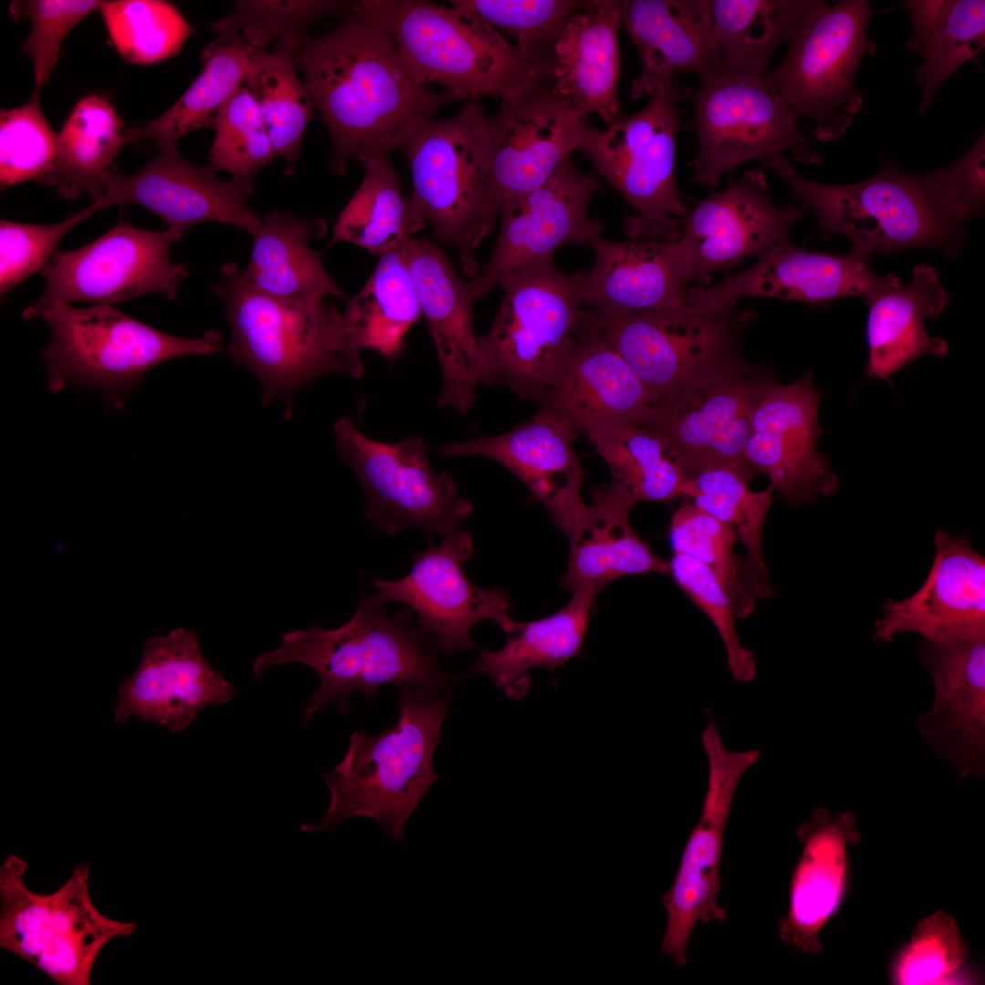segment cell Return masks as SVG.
<instances>
[{"mask_svg": "<svg viewBox=\"0 0 985 985\" xmlns=\"http://www.w3.org/2000/svg\"><path fill=\"white\" fill-rule=\"evenodd\" d=\"M621 26L638 49L640 71L632 99L650 97L679 74L700 78L721 69L710 24V0H615Z\"/></svg>", "mask_w": 985, "mask_h": 985, "instance_id": "4dcf8cb0", "label": "cell"}, {"mask_svg": "<svg viewBox=\"0 0 985 985\" xmlns=\"http://www.w3.org/2000/svg\"><path fill=\"white\" fill-rule=\"evenodd\" d=\"M586 271L565 274L553 255L505 276L489 330L477 337L481 384L505 386L542 403L591 332L584 305Z\"/></svg>", "mask_w": 985, "mask_h": 985, "instance_id": "8992f818", "label": "cell"}, {"mask_svg": "<svg viewBox=\"0 0 985 985\" xmlns=\"http://www.w3.org/2000/svg\"><path fill=\"white\" fill-rule=\"evenodd\" d=\"M913 34L903 47L921 57L911 78L921 90L919 116L959 67L985 47V1L905 0Z\"/></svg>", "mask_w": 985, "mask_h": 985, "instance_id": "f35d334b", "label": "cell"}, {"mask_svg": "<svg viewBox=\"0 0 985 985\" xmlns=\"http://www.w3.org/2000/svg\"><path fill=\"white\" fill-rule=\"evenodd\" d=\"M358 10L388 33L410 70L465 101L504 98L548 82L550 57L506 40L465 8L425 0H362Z\"/></svg>", "mask_w": 985, "mask_h": 985, "instance_id": "5b68a950", "label": "cell"}, {"mask_svg": "<svg viewBox=\"0 0 985 985\" xmlns=\"http://www.w3.org/2000/svg\"><path fill=\"white\" fill-rule=\"evenodd\" d=\"M384 604L377 594L362 595L355 614L344 625L333 629L315 625L284 634L277 648L253 662L256 680L271 667L286 663H301L315 670L320 684L306 701L303 724L329 703L347 715L354 693L361 691L370 700L385 684L437 691L449 688L459 676L440 668L434 638L410 623V609L390 616Z\"/></svg>", "mask_w": 985, "mask_h": 985, "instance_id": "7a4b0ae2", "label": "cell"}, {"mask_svg": "<svg viewBox=\"0 0 985 985\" xmlns=\"http://www.w3.org/2000/svg\"><path fill=\"white\" fill-rule=\"evenodd\" d=\"M948 301L938 271L926 264L914 267L908 285L901 282L866 301V375L887 379L919 357L943 358L948 351L947 342L931 337L924 320L940 314Z\"/></svg>", "mask_w": 985, "mask_h": 985, "instance_id": "8d00e7d4", "label": "cell"}, {"mask_svg": "<svg viewBox=\"0 0 985 985\" xmlns=\"http://www.w3.org/2000/svg\"><path fill=\"white\" fill-rule=\"evenodd\" d=\"M35 90L23 105L1 109L0 183L5 189L36 181L45 182L53 171L57 134L46 119Z\"/></svg>", "mask_w": 985, "mask_h": 985, "instance_id": "f5cc1de1", "label": "cell"}, {"mask_svg": "<svg viewBox=\"0 0 985 985\" xmlns=\"http://www.w3.org/2000/svg\"><path fill=\"white\" fill-rule=\"evenodd\" d=\"M352 5L335 0L236 1L232 11L212 28L218 41H235L249 50L263 49L285 37L304 36L317 20L346 15Z\"/></svg>", "mask_w": 985, "mask_h": 985, "instance_id": "f907efd6", "label": "cell"}, {"mask_svg": "<svg viewBox=\"0 0 985 985\" xmlns=\"http://www.w3.org/2000/svg\"><path fill=\"white\" fill-rule=\"evenodd\" d=\"M215 171L211 166L187 161L178 148L160 149L134 173L125 175L111 169L101 196L89 206L95 214L113 205L138 204L183 234L196 224L215 221L254 236L262 221L247 205L253 181H222Z\"/></svg>", "mask_w": 985, "mask_h": 985, "instance_id": "cb8c5ba5", "label": "cell"}, {"mask_svg": "<svg viewBox=\"0 0 985 985\" xmlns=\"http://www.w3.org/2000/svg\"><path fill=\"white\" fill-rule=\"evenodd\" d=\"M540 408L571 422L586 438L621 426L642 425L652 409L646 388L598 332L580 344Z\"/></svg>", "mask_w": 985, "mask_h": 985, "instance_id": "d6a6232c", "label": "cell"}, {"mask_svg": "<svg viewBox=\"0 0 985 985\" xmlns=\"http://www.w3.org/2000/svg\"><path fill=\"white\" fill-rule=\"evenodd\" d=\"M296 65L327 127L330 166L339 174L353 158L390 153L416 126L459 100L420 80L380 24L354 4L328 33L301 38Z\"/></svg>", "mask_w": 985, "mask_h": 985, "instance_id": "6da1fadb", "label": "cell"}, {"mask_svg": "<svg viewBox=\"0 0 985 985\" xmlns=\"http://www.w3.org/2000/svg\"><path fill=\"white\" fill-rule=\"evenodd\" d=\"M672 553L690 556L710 568L729 595L737 618L749 611L742 584V559L734 547L735 531L693 503L683 504L672 514L669 526Z\"/></svg>", "mask_w": 985, "mask_h": 985, "instance_id": "816d5d0a", "label": "cell"}, {"mask_svg": "<svg viewBox=\"0 0 985 985\" xmlns=\"http://www.w3.org/2000/svg\"><path fill=\"white\" fill-rule=\"evenodd\" d=\"M410 168V196L462 271L475 275V250L501 215L491 171V116L477 101L416 126L399 148Z\"/></svg>", "mask_w": 985, "mask_h": 985, "instance_id": "ba28073f", "label": "cell"}, {"mask_svg": "<svg viewBox=\"0 0 985 985\" xmlns=\"http://www.w3.org/2000/svg\"><path fill=\"white\" fill-rule=\"evenodd\" d=\"M598 0H453L476 14L523 49L550 57L566 20L595 8Z\"/></svg>", "mask_w": 985, "mask_h": 985, "instance_id": "11a10c76", "label": "cell"}, {"mask_svg": "<svg viewBox=\"0 0 985 985\" xmlns=\"http://www.w3.org/2000/svg\"><path fill=\"white\" fill-rule=\"evenodd\" d=\"M598 592L573 591L565 607L533 621L516 622L498 650L482 648L469 672L485 674L512 700L524 697L532 681L529 671L551 672L573 658L582 657L590 614Z\"/></svg>", "mask_w": 985, "mask_h": 985, "instance_id": "74e56055", "label": "cell"}, {"mask_svg": "<svg viewBox=\"0 0 985 985\" xmlns=\"http://www.w3.org/2000/svg\"><path fill=\"white\" fill-rule=\"evenodd\" d=\"M337 451L354 470L365 493L364 513L386 535L420 528L441 537L459 531L472 511L458 496L452 475L436 472L417 435L388 443L364 435L349 417L334 424Z\"/></svg>", "mask_w": 985, "mask_h": 985, "instance_id": "9a60e30c", "label": "cell"}, {"mask_svg": "<svg viewBox=\"0 0 985 985\" xmlns=\"http://www.w3.org/2000/svg\"><path fill=\"white\" fill-rule=\"evenodd\" d=\"M415 686L399 687L396 721L376 736L354 731L342 760L323 778L330 802L317 825L303 832L332 831L344 820L366 816L393 839L405 842L406 821L431 783L440 778L431 758L441 726L450 714L449 697Z\"/></svg>", "mask_w": 985, "mask_h": 985, "instance_id": "52a82bcc", "label": "cell"}, {"mask_svg": "<svg viewBox=\"0 0 985 985\" xmlns=\"http://www.w3.org/2000/svg\"><path fill=\"white\" fill-rule=\"evenodd\" d=\"M589 129L549 82L501 99L491 116V171L500 212L544 184L580 150Z\"/></svg>", "mask_w": 985, "mask_h": 985, "instance_id": "603a6c76", "label": "cell"}, {"mask_svg": "<svg viewBox=\"0 0 985 985\" xmlns=\"http://www.w3.org/2000/svg\"><path fill=\"white\" fill-rule=\"evenodd\" d=\"M358 160L363 180L337 216L328 245L347 242L380 256L409 244L426 220L412 198L403 195L389 152Z\"/></svg>", "mask_w": 985, "mask_h": 985, "instance_id": "b9f144b4", "label": "cell"}, {"mask_svg": "<svg viewBox=\"0 0 985 985\" xmlns=\"http://www.w3.org/2000/svg\"><path fill=\"white\" fill-rule=\"evenodd\" d=\"M28 864L11 854L0 866V947L58 985H88L95 962L113 938L136 922L102 914L89 892V867L77 866L56 891L38 894L24 882Z\"/></svg>", "mask_w": 985, "mask_h": 985, "instance_id": "30bf717a", "label": "cell"}, {"mask_svg": "<svg viewBox=\"0 0 985 985\" xmlns=\"http://www.w3.org/2000/svg\"><path fill=\"white\" fill-rule=\"evenodd\" d=\"M304 36L285 37L273 51L252 50L243 83L257 103L275 156L285 160L286 175L295 172L302 138L316 109L296 73V54Z\"/></svg>", "mask_w": 985, "mask_h": 985, "instance_id": "ee69618b", "label": "cell"}, {"mask_svg": "<svg viewBox=\"0 0 985 985\" xmlns=\"http://www.w3.org/2000/svg\"><path fill=\"white\" fill-rule=\"evenodd\" d=\"M99 12L115 48L134 64H152L178 54L193 30L167 1H103Z\"/></svg>", "mask_w": 985, "mask_h": 985, "instance_id": "681fc988", "label": "cell"}, {"mask_svg": "<svg viewBox=\"0 0 985 985\" xmlns=\"http://www.w3.org/2000/svg\"><path fill=\"white\" fill-rule=\"evenodd\" d=\"M94 215L89 206L53 224L0 222V292L5 295L47 264L63 237Z\"/></svg>", "mask_w": 985, "mask_h": 985, "instance_id": "91938a15", "label": "cell"}, {"mask_svg": "<svg viewBox=\"0 0 985 985\" xmlns=\"http://www.w3.org/2000/svg\"><path fill=\"white\" fill-rule=\"evenodd\" d=\"M803 845L793 872L787 913L778 922L779 938L795 950L815 956L823 950L819 933L835 914L845 888L847 846L861 839L851 812L817 808L797 829Z\"/></svg>", "mask_w": 985, "mask_h": 985, "instance_id": "1f68e13d", "label": "cell"}, {"mask_svg": "<svg viewBox=\"0 0 985 985\" xmlns=\"http://www.w3.org/2000/svg\"><path fill=\"white\" fill-rule=\"evenodd\" d=\"M213 286L230 325L231 358L259 379L262 404L290 401L301 387L334 372L361 377L364 365L344 312L323 297H285L249 282L235 262Z\"/></svg>", "mask_w": 985, "mask_h": 985, "instance_id": "3957f363", "label": "cell"}, {"mask_svg": "<svg viewBox=\"0 0 985 985\" xmlns=\"http://www.w3.org/2000/svg\"><path fill=\"white\" fill-rule=\"evenodd\" d=\"M774 379L771 370L743 355L652 406L641 426L658 433L685 478L714 466H750L743 451L752 415Z\"/></svg>", "mask_w": 985, "mask_h": 985, "instance_id": "2e32d148", "label": "cell"}, {"mask_svg": "<svg viewBox=\"0 0 985 985\" xmlns=\"http://www.w3.org/2000/svg\"><path fill=\"white\" fill-rule=\"evenodd\" d=\"M38 316L50 332L40 352L49 391L57 392L68 385L95 389L116 408L122 407L128 394L137 391L143 376L154 367L179 357L223 349L216 330L198 338L179 337L111 305L80 308L55 303Z\"/></svg>", "mask_w": 985, "mask_h": 985, "instance_id": "9c48e42d", "label": "cell"}, {"mask_svg": "<svg viewBox=\"0 0 985 985\" xmlns=\"http://www.w3.org/2000/svg\"><path fill=\"white\" fill-rule=\"evenodd\" d=\"M410 243L378 256L371 275L344 311L358 348L375 350L389 361L399 356L407 333L421 315L409 268Z\"/></svg>", "mask_w": 985, "mask_h": 985, "instance_id": "f6af8a7d", "label": "cell"}, {"mask_svg": "<svg viewBox=\"0 0 985 985\" xmlns=\"http://www.w3.org/2000/svg\"><path fill=\"white\" fill-rule=\"evenodd\" d=\"M935 556L922 586L908 597L888 598L874 624L873 639L889 643L915 632L947 642L985 636V559L967 536L938 530Z\"/></svg>", "mask_w": 985, "mask_h": 985, "instance_id": "83f0119b", "label": "cell"}, {"mask_svg": "<svg viewBox=\"0 0 985 985\" xmlns=\"http://www.w3.org/2000/svg\"><path fill=\"white\" fill-rule=\"evenodd\" d=\"M806 210L801 202L775 204L762 168L745 171L724 190L696 202L682 217L672 244L684 281L706 286L716 272L788 241Z\"/></svg>", "mask_w": 985, "mask_h": 985, "instance_id": "d6986e66", "label": "cell"}, {"mask_svg": "<svg viewBox=\"0 0 985 985\" xmlns=\"http://www.w3.org/2000/svg\"><path fill=\"white\" fill-rule=\"evenodd\" d=\"M812 0H710L712 36L721 67L765 76Z\"/></svg>", "mask_w": 985, "mask_h": 985, "instance_id": "bcb514c9", "label": "cell"}, {"mask_svg": "<svg viewBox=\"0 0 985 985\" xmlns=\"http://www.w3.org/2000/svg\"><path fill=\"white\" fill-rule=\"evenodd\" d=\"M700 742L708 767L706 793L676 876L662 897L668 921L659 952L678 967L686 964L689 941L699 922H723L727 918L725 909L717 902L725 827L741 778L761 757L756 749L729 750L710 711L707 712Z\"/></svg>", "mask_w": 985, "mask_h": 985, "instance_id": "e0dca14e", "label": "cell"}, {"mask_svg": "<svg viewBox=\"0 0 985 985\" xmlns=\"http://www.w3.org/2000/svg\"><path fill=\"white\" fill-rule=\"evenodd\" d=\"M408 261L441 369L437 404L465 414L474 404L482 376L478 336L473 330L476 300L469 281L456 273L441 249L426 237L410 241Z\"/></svg>", "mask_w": 985, "mask_h": 985, "instance_id": "f546056e", "label": "cell"}, {"mask_svg": "<svg viewBox=\"0 0 985 985\" xmlns=\"http://www.w3.org/2000/svg\"><path fill=\"white\" fill-rule=\"evenodd\" d=\"M967 952L954 919L937 911L914 928L895 964L894 980L902 985L942 983L961 967Z\"/></svg>", "mask_w": 985, "mask_h": 985, "instance_id": "6f0895ef", "label": "cell"}, {"mask_svg": "<svg viewBox=\"0 0 985 985\" xmlns=\"http://www.w3.org/2000/svg\"><path fill=\"white\" fill-rule=\"evenodd\" d=\"M213 128L209 161L216 171L254 181L275 157L257 103L244 86L219 110Z\"/></svg>", "mask_w": 985, "mask_h": 985, "instance_id": "db71d44e", "label": "cell"}, {"mask_svg": "<svg viewBox=\"0 0 985 985\" xmlns=\"http://www.w3.org/2000/svg\"><path fill=\"white\" fill-rule=\"evenodd\" d=\"M631 507L606 487L591 492V503L561 530L569 543L563 586L599 593L619 577L669 573V561L658 556L633 530Z\"/></svg>", "mask_w": 985, "mask_h": 985, "instance_id": "d590c367", "label": "cell"}, {"mask_svg": "<svg viewBox=\"0 0 985 985\" xmlns=\"http://www.w3.org/2000/svg\"><path fill=\"white\" fill-rule=\"evenodd\" d=\"M183 235L172 227L155 232L119 223L78 249L57 252L39 271L46 282L41 297L22 317L35 318L55 303L111 305L151 293L175 300L188 269L172 263L169 250Z\"/></svg>", "mask_w": 985, "mask_h": 985, "instance_id": "ac0fdd59", "label": "cell"}, {"mask_svg": "<svg viewBox=\"0 0 985 985\" xmlns=\"http://www.w3.org/2000/svg\"><path fill=\"white\" fill-rule=\"evenodd\" d=\"M873 14L867 0H812L784 57L764 76L798 118L810 120L820 142L844 136L863 108L855 78L862 60L877 50L867 36Z\"/></svg>", "mask_w": 985, "mask_h": 985, "instance_id": "8fae6325", "label": "cell"}, {"mask_svg": "<svg viewBox=\"0 0 985 985\" xmlns=\"http://www.w3.org/2000/svg\"><path fill=\"white\" fill-rule=\"evenodd\" d=\"M587 439L610 471L611 482L606 488L630 505L641 501L667 503L683 495L685 477L655 430L628 425Z\"/></svg>", "mask_w": 985, "mask_h": 985, "instance_id": "c3c4849f", "label": "cell"}, {"mask_svg": "<svg viewBox=\"0 0 985 985\" xmlns=\"http://www.w3.org/2000/svg\"><path fill=\"white\" fill-rule=\"evenodd\" d=\"M474 552L472 536L457 531L434 546L411 557L412 566L404 577L372 580L377 596L384 602H399L416 615L417 625L433 637L437 648L448 656L472 648V627L492 620L507 635L514 627L510 598L503 588L483 589L473 585L463 569Z\"/></svg>", "mask_w": 985, "mask_h": 985, "instance_id": "ffe728a7", "label": "cell"}, {"mask_svg": "<svg viewBox=\"0 0 985 985\" xmlns=\"http://www.w3.org/2000/svg\"><path fill=\"white\" fill-rule=\"evenodd\" d=\"M691 92L677 82L656 90L640 110L605 130L590 126L580 150L634 213L624 223L633 240L677 239L688 209L675 176L678 102Z\"/></svg>", "mask_w": 985, "mask_h": 985, "instance_id": "7c38bea8", "label": "cell"}, {"mask_svg": "<svg viewBox=\"0 0 985 985\" xmlns=\"http://www.w3.org/2000/svg\"><path fill=\"white\" fill-rule=\"evenodd\" d=\"M758 473L751 466L710 467L685 478L682 495L732 528L743 544L741 576L751 613L758 599L774 596L762 551V532L774 489L769 485L752 491L749 482Z\"/></svg>", "mask_w": 985, "mask_h": 985, "instance_id": "60d3db41", "label": "cell"}, {"mask_svg": "<svg viewBox=\"0 0 985 985\" xmlns=\"http://www.w3.org/2000/svg\"><path fill=\"white\" fill-rule=\"evenodd\" d=\"M690 94L698 151L692 181L716 189L723 174L774 153L820 164L822 154L799 129L798 117L764 76L721 69L700 78Z\"/></svg>", "mask_w": 985, "mask_h": 985, "instance_id": "4fadbf2b", "label": "cell"}, {"mask_svg": "<svg viewBox=\"0 0 985 985\" xmlns=\"http://www.w3.org/2000/svg\"><path fill=\"white\" fill-rule=\"evenodd\" d=\"M822 392L813 372L796 381L774 379L755 406L743 457L770 479L790 507L833 495L839 484L830 458L817 450L822 429L818 410Z\"/></svg>", "mask_w": 985, "mask_h": 985, "instance_id": "7402d4cb", "label": "cell"}, {"mask_svg": "<svg viewBox=\"0 0 985 985\" xmlns=\"http://www.w3.org/2000/svg\"><path fill=\"white\" fill-rule=\"evenodd\" d=\"M601 181L582 172L567 158L541 186L501 212L500 232L490 257L468 280L475 300L499 286L510 274L567 245H591L602 237V223L587 214Z\"/></svg>", "mask_w": 985, "mask_h": 985, "instance_id": "44dd1931", "label": "cell"}, {"mask_svg": "<svg viewBox=\"0 0 985 985\" xmlns=\"http://www.w3.org/2000/svg\"><path fill=\"white\" fill-rule=\"evenodd\" d=\"M98 0H15L8 6L13 19L27 18L31 30L22 50L31 58L36 88L50 78L66 36L87 16L100 8Z\"/></svg>", "mask_w": 985, "mask_h": 985, "instance_id": "680465c9", "label": "cell"}, {"mask_svg": "<svg viewBox=\"0 0 985 985\" xmlns=\"http://www.w3.org/2000/svg\"><path fill=\"white\" fill-rule=\"evenodd\" d=\"M620 16L615 0L572 15L551 55V90L584 118L596 114L609 126L622 119L618 98Z\"/></svg>", "mask_w": 985, "mask_h": 985, "instance_id": "836d02e7", "label": "cell"}, {"mask_svg": "<svg viewBox=\"0 0 985 985\" xmlns=\"http://www.w3.org/2000/svg\"><path fill=\"white\" fill-rule=\"evenodd\" d=\"M593 316L598 332L658 406L692 378L743 356L741 337L757 313L738 310L736 305L709 311L684 305L627 316Z\"/></svg>", "mask_w": 985, "mask_h": 985, "instance_id": "5bb4252c", "label": "cell"}, {"mask_svg": "<svg viewBox=\"0 0 985 985\" xmlns=\"http://www.w3.org/2000/svg\"><path fill=\"white\" fill-rule=\"evenodd\" d=\"M922 666L934 689L931 707L917 718L933 753L961 777L985 774V636L947 642L922 639Z\"/></svg>", "mask_w": 985, "mask_h": 985, "instance_id": "4316f807", "label": "cell"}, {"mask_svg": "<svg viewBox=\"0 0 985 985\" xmlns=\"http://www.w3.org/2000/svg\"><path fill=\"white\" fill-rule=\"evenodd\" d=\"M254 235L250 261L244 276L259 289L285 297H323L345 294L327 273L322 254L308 241L321 238L327 223L320 218L304 219L284 212L261 216Z\"/></svg>", "mask_w": 985, "mask_h": 985, "instance_id": "ab89813d", "label": "cell"}, {"mask_svg": "<svg viewBox=\"0 0 985 985\" xmlns=\"http://www.w3.org/2000/svg\"><path fill=\"white\" fill-rule=\"evenodd\" d=\"M814 213L823 237L839 233L853 253H893L928 246L953 257L965 233L957 223V203L946 169L926 174L886 161L869 179L846 185L811 181L782 153L761 158Z\"/></svg>", "mask_w": 985, "mask_h": 985, "instance_id": "277c9868", "label": "cell"}, {"mask_svg": "<svg viewBox=\"0 0 985 985\" xmlns=\"http://www.w3.org/2000/svg\"><path fill=\"white\" fill-rule=\"evenodd\" d=\"M251 51L235 41L210 43L202 51V72L183 95L145 125L125 130L124 145L150 139L158 150L178 148L183 135L213 127L219 110L243 86Z\"/></svg>", "mask_w": 985, "mask_h": 985, "instance_id": "7dc6e473", "label": "cell"}, {"mask_svg": "<svg viewBox=\"0 0 985 985\" xmlns=\"http://www.w3.org/2000/svg\"><path fill=\"white\" fill-rule=\"evenodd\" d=\"M580 434L568 420L540 408L511 430L494 436L443 444L445 458L478 455L492 459L513 472L562 530L586 507L581 487L586 473L573 443Z\"/></svg>", "mask_w": 985, "mask_h": 985, "instance_id": "f1b7e54d", "label": "cell"}, {"mask_svg": "<svg viewBox=\"0 0 985 985\" xmlns=\"http://www.w3.org/2000/svg\"><path fill=\"white\" fill-rule=\"evenodd\" d=\"M669 575L679 587L708 617L723 644L727 668L733 680L747 684L757 674L753 651L740 641L733 604L716 575L697 560L672 553Z\"/></svg>", "mask_w": 985, "mask_h": 985, "instance_id": "9f6ffc18", "label": "cell"}, {"mask_svg": "<svg viewBox=\"0 0 985 985\" xmlns=\"http://www.w3.org/2000/svg\"><path fill=\"white\" fill-rule=\"evenodd\" d=\"M596 261L586 272L584 305L595 316L618 317L686 305L684 281L672 241L615 242L590 245Z\"/></svg>", "mask_w": 985, "mask_h": 985, "instance_id": "e575fe53", "label": "cell"}, {"mask_svg": "<svg viewBox=\"0 0 985 985\" xmlns=\"http://www.w3.org/2000/svg\"><path fill=\"white\" fill-rule=\"evenodd\" d=\"M237 688L213 668L194 628L176 627L147 638L134 672L118 689L114 720L130 718L185 730L204 708L227 703Z\"/></svg>", "mask_w": 985, "mask_h": 985, "instance_id": "484cf974", "label": "cell"}, {"mask_svg": "<svg viewBox=\"0 0 985 985\" xmlns=\"http://www.w3.org/2000/svg\"><path fill=\"white\" fill-rule=\"evenodd\" d=\"M122 126L108 98L89 95L79 99L57 134L53 171L44 183L68 199L88 192L97 201L125 146Z\"/></svg>", "mask_w": 985, "mask_h": 985, "instance_id": "7bdbcfd3", "label": "cell"}, {"mask_svg": "<svg viewBox=\"0 0 985 985\" xmlns=\"http://www.w3.org/2000/svg\"><path fill=\"white\" fill-rule=\"evenodd\" d=\"M868 256L830 254L780 242L756 257L748 269L710 286L688 287L687 306L702 311L736 305L743 297H772L827 305L848 296L865 301L901 281L875 274Z\"/></svg>", "mask_w": 985, "mask_h": 985, "instance_id": "d4e9b609", "label": "cell"}]
</instances>
